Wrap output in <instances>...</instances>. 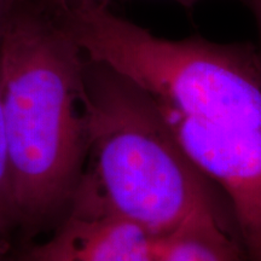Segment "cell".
Listing matches in <instances>:
<instances>
[{"instance_id": "1", "label": "cell", "mask_w": 261, "mask_h": 261, "mask_svg": "<svg viewBox=\"0 0 261 261\" xmlns=\"http://www.w3.org/2000/svg\"><path fill=\"white\" fill-rule=\"evenodd\" d=\"M83 104L89 163L71 204L117 214L154 237L182 227L238 236L227 201L188 158L144 90L85 57Z\"/></svg>"}, {"instance_id": "2", "label": "cell", "mask_w": 261, "mask_h": 261, "mask_svg": "<svg viewBox=\"0 0 261 261\" xmlns=\"http://www.w3.org/2000/svg\"><path fill=\"white\" fill-rule=\"evenodd\" d=\"M85 57L40 0H17L0 32V79L15 217L71 200L86 156Z\"/></svg>"}, {"instance_id": "3", "label": "cell", "mask_w": 261, "mask_h": 261, "mask_svg": "<svg viewBox=\"0 0 261 261\" xmlns=\"http://www.w3.org/2000/svg\"><path fill=\"white\" fill-rule=\"evenodd\" d=\"M87 60L109 65L156 104L204 120L261 128V52L250 42L168 40L103 6L54 11Z\"/></svg>"}, {"instance_id": "4", "label": "cell", "mask_w": 261, "mask_h": 261, "mask_svg": "<svg viewBox=\"0 0 261 261\" xmlns=\"http://www.w3.org/2000/svg\"><path fill=\"white\" fill-rule=\"evenodd\" d=\"M155 238L117 214L71 205L56 233L19 261H154Z\"/></svg>"}, {"instance_id": "5", "label": "cell", "mask_w": 261, "mask_h": 261, "mask_svg": "<svg viewBox=\"0 0 261 261\" xmlns=\"http://www.w3.org/2000/svg\"><path fill=\"white\" fill-rule=\"evenodd\" d=\"M154 261H244V257L237 234L182 227L155 238Z\"/></svg>"}, {"instance_id": "6", "label": "cell", "mask_w": 261, "mask_h": 261, "mask_svg": "<svg viewBox=\"0 0 261 261\" xmlns=\"http://www.w3.org/2000/svg\"><path fill=\"white\" fill-rule=\"evenodd\" d=\"M15 217L12 204L11 178H10L8 146H6L4 115L2 104V79H0V225Z\"/></svg>"}, {"instance_id": "7", "label": "cell", "mask_w": 261, "mask_h": 261, "mask_svg": "<svg viewBox=\"0 0 261 261\" xmlns=\"http://www.w3.org/2000/svg\"><path fill=\"white\" fill-rule=\"evenodd\" d=\"M46 8L50 10L58 9H69L76 8V6H103V8H109V5L117 0H40ZM172 2L178 3L182 8L187 9V11H191L196 4L202 2V0H172Z\"/></svg>"}, {"instance_id": "8", "label": "cell", "mask_w": 261, "mask_h": 261, "mask_svg": "<svg viewBox=\"0 0 261 261\" xmlns=\"http://www.w3.org/2000/svg\"><path fill=\"white\" fill-rule=\"evenodd\" d=\"M249 9L252 10L254 18H255L257 25V33H259V50L261 52V0H244Z\"/></svg>"}, {"instance_id": "9", "label": "cell", "mask_w": 261, "mask_h": 261, "mask_svg": "<svg viewBox=\"0 0 261 261\" xmlns=\"http://www.w3.org/2000/svg\"><path fill=\"white\" fill-rule=\"evenodd\" d=\"M17 0H0V32Z\"/></svg>"}, {"instance_id": "10", "label": "cell", "mask_w": 261, "mask_h": 261, "mask_svg": "<svg viewBox=\"0 0 261 261\" xmlns=\"http://www.w3.org/2000/svg\"><path fill=\"white\" fill-rule=\"evenodd\" d=\"M3 249H2V246H0V261H2V256H3Z\"/></svg>"}]
</instances>
